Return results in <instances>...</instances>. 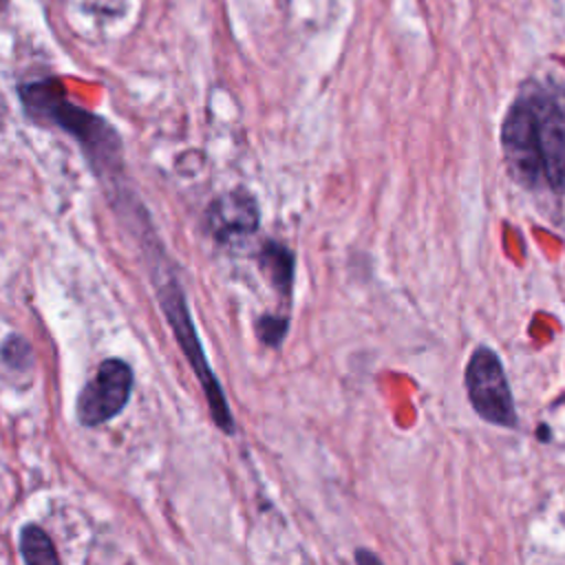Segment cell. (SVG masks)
Instances as JSON below:
<instances>
[{
    "label": "cell",
    "mask_w": 565,
    "mask_h": 565,
    "mask_svg": "<svg viewBox=\"0 0 565 565\" xmlns=\"http://www.w3.org/2000/svg\"><path fill=\"white\" fill-rule=\"evenodd\" d=\"M20 554L24 563H60V556L53 547V541L40 525H24L20 532Z\"/></svg>",
    "instance_id": "obj_8"
},
{
    "label": "cell",
    "mask_w": 565,
    "mask_h": 565,
    "mask_svg": "<svg viewBox=\"0 0 565 565\" xmlns=\"http://www.w3.org/2000/svg\"><path fill=\"white\" fill-rule=\"evenodd\" d=\"M132 391V371L124 360H104L77 397V419L84 426H99L113 419Z\"/></svg>",
    "instance_id": "obj_5"
},
{
    "label": "cell",
    "mask_w": 565,
    "mask_h": 565,
    "mask_svg": "<svg viewBox=\"0 0 565 565\" xmlns=\"http://www.w3.org/2000/svg\"><path fill=\"white\" fill-rule=\"evenodd\" d=\"M289 329V320L280 318V316H271V313H263L256 320V335L263 344L267 347H280V342L285 340Z\"/></svg>",
    "instance_id": "obj_9"
},
{
    "label": "cell",
    "mask_w": 565,
    "mask_h": 565,
    "mask_svg": "<svg viewBox=\"0 0 565 565\" xmlns=\"http://www.w3.org/2000/svg\"><path fill=\"white\" fill-rule=\"evenodd\" d=\"M510 174L525 188L565 192V86L527 82L501 124Z\"/></svg>",
    "instance_id": "obj_1"
},
{
    "label": "cell",
    "mask_w": 565,
    "mask_h": 565,
    "mask_svg": "<svg viewBox=\"0 0 565 565\" xmlns=\"http://www.w3.org/2000/svg\"><path fill=\"white\" fill-rule=\"evenodd\" d=\"M355 561H358V563H366V561H371V563H380V556H375V554H369V552L360 550V552H355Z\"/></svg>",
    "instance_id": "obj_11"
},
{
    "label": "cell",
    "mask_w": 565,
    "mask_h": 565,
    "mask_svg": "<svg viewBox=\"0 0 565 565\" xmlns=\"http://www.w3.org/2000/svg\"><path fill=\"white\" fill-rule=\"evenodd\" d=\"M260 212L254 194L243 188L216 196L205 212V227L218 243L245 238L258 230Z\"/></svg>",
    "instance_id": "obj_6"
},
{
    "label": "cell",
    "mask_w": 565,
    "mask_h": 565,
    "mask_svg": "<svg viewBox=\"0 0 565 565\" xmlns=\"http://www.w3.org/2000/svg\"><path fill=\"white\" fill-rule=\"evenodd\" d=\"M258 265L269 285L282 298H289L294 287V252L282 243L267 241L258 252Z\"/></svg>",
    "instance_id": "obj_7"
},
{
    "label": "cell",
    "mask_w": 565,
    "mask_h": 565,
    "mask_svg": "<svg viewBox=\"0 0 565 565\" xmlns=\"http://www.w3.org/2000/svg\"><path fill=\"white\" fill-rule=\"evenodd\" d=\"M24 110L31 119L53 124L71 132L90 154V161L102 163L106 170L119 168V137L108 121L75 106L66 99V93L57 79H42L20 86Z\"/></svg>",
    "instance_id": "obj_2"
},
{
    "label": "cell",
    "mask_w": 565,
    "mask_h": 565,
    "mask_svg": "<svg viewBox=\"0 0 565 565\" xmlns=\"http://www.w3.org/2000/svg\"><path fill=\"white\" fill-rule=\"evenodd\" d=\"M157 289H159V302L166 311V318L174 331V338L177 342L181 344L188 362L192 364L203 391H205V397H207V404H210V413L214 417V424L232 435L234 433V417L230 413V406H227V399L223 395V388L218 384V380L214 377L205 355H203V349H201V342L196 338V331H194V324L190 320V313H188V305H185V298H183V291L181 287L174 282V280H163V282H157Z\"/></svg>",
    "instance_id": "obj_3"
},
{
    "label": "cell",
    "mask_w": 565,
    "mask_h": 565,
    "mask_svg": "<svg viewBox=\"0 0 565 565\" xmlns=\"http://www.w3.org/2000/svg\"><path fill=\"white\" fill-rule=\"evenodd\" d=\"M466 393L475 413L494 424L514 428L516 411L512 391L499 355L488 347H477L466 364Z\"/></svg>",
    "instance_id": "obj_4"
},
{
    "label": "cell",
    "mask_w": 565,
    "mask_h": 565,
    "mask_svg": "<svg viewBox=\"0 0 565 565\" xmlns=\"http://www.w3.org/2000/svg\"><path fill=\"white\" fill-rule=\"evenodd\" d=\"M2 360L13 366V369H22L26 364H31V347L26 344V340H22L20 335H11L4 340L2 344Z\"/></svg>",
    "instance_id": "obj_10"
}]
</instances>
